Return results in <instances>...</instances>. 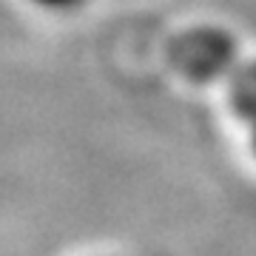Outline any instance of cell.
<instances>
[{"label":"cell","mask_w":256,"mask_h":256,"mask_svg":"<svg viewBox=\"0 0 256 256\" xmlns=\"http://www.w3.org/2000/svg\"><path fill=\"white\" fill-rule=\"evenodd\" d=\"M248 120H250V151H254V156H256V111Z\"/></svg>","instance_id":"2"},{"label":"cell","mask_w":256,"mask_h":256,"mask_svg":"<svg viewBox=\"0 0 256 256\" xmlns=\"http://www.w3.org/2000/svg\"><path fill=\"white\" fill-rule=\"evenodd\" d=\"M40 12H52V14H66V12H77L80 6H86L88 0H26Z\"/></svg>","instance_id":"1"}]
</instances>
